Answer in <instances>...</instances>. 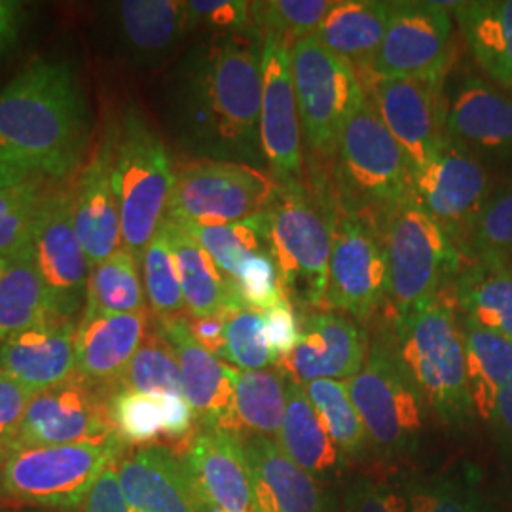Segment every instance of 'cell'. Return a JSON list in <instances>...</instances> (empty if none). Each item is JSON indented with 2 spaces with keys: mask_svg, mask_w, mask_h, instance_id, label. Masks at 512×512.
I'll list each match as a JSON object with an SVG mask.
<instances>
[{
  "mask_svg": "<svg viewBox=\"0 0 512 512\" xmlns=\"http://www.w3.org/2000/svg\"><path fill=\"white\" fill-rule=\"evenodd\" d=\"M304 391L344 458L359 456L365 450L368 435L349 397L348 384L340 380H315L304 385Z\"/></svg>",
  "mask_w": 512,
  "mask_h": 512,
  "instance_id": "cell-40",
  "label": "cell"
},
{
  "mask_svg": "<svg viewBox=\"0 0 512 512\" xmlns=\"http://www.w3.org/2000/svg\"><path fill=\"white\" fill-rule=\"evenodd\" d=\"M175 169L160 135L137 107H129L112 135V188L120 211L124 249L143 260L167 217Z\"/></svg>",
  "mask_w": 512,
  "mask_h": 512,
  "instance_id": "cell-3",
  "label": "cell"
},
{
  "mask_svg": "<svg viewBox=\"0 0 512 512\" xmlns=\"http://www.w3.org/2000/svg\"><path fill=\"white\" fill-rule=\"evenodd\" d=\"M27 179H31L29 173L21 171V169L14 167V165L0 162V188H8V186H14V184L25 183Z\"/></svg>",
  "mask_w": 512,
  "mask_h": 512,
  "instance_id": "cell-58",
  "label": "cell"
},
{
  "mask_svg": "<svg viewBox=\"0 0 512 512\" xmlns=\"http://www.w3.org/2000/svg\"><path fill=\"white\" fill-rule=\"evenodd\" d=\"M156 329L175 351L183 378L184 399L192 406L203 429H220L243 437L245 429L236 412L232 366L224 365L219 357L194 340L186 317L158 319Z\"/></svg>",
  "mask_w": 512,
  "mask_h": 512,
  "instance_id": "cell-19",
  "label": "cell"
},
{
  "mask_svg": "<svg viewBox=\"0 0 512 512\" xmlns=\"http://www.w3.org/2000/svg\"><path fill=\"white\" fill-rule=\"evenodd\" d=\"M42 203L37 179L0 188V258L25 255Z\"/></svg>",
  "mask_w": 512,
  "mask_h": 512,
  "instance_id": "cell-42",
  "label": "cell"
},
{
  "mask_svg": "<svg viewBox=\"0 0 512 512\" xmlns=\"http://www.w3.org/2000/svg\"><path fill=\"white\" fill-rule=\"evenodd\" d=\"M23 6L12 0H0V57L6 54L19 37Z\"/></svg>",
  "mask_w": 512,
  "mask_h": 512,
  "instance_id": "cell-56",
  "label": "cell"
},
{
  "mask_svg": "<svg viewBox=\"0 0 512 512\" xmlns=\"http://www.w3.org/2000/svg\"><path fill=\"white\" fill-rule=\"evenodd\" d=\"M270 241L285 294L325 306L336 211L302 181L279 184L270 207Z\"/></svg>",
  "mask_w": 512,
  "mask_h": 512,
  "instance_id": "cell-6",
  "label": "cell"
},
{
  "mask_svg": "<svg viewBox=\"0 0 512 512\" xmlns=\"http://www.w3.org/2000/svg\"><path fill=\"white\" fill-rule=\"evenodd\" d=\"M412 512H488L475 488L458 480L414 484L408 490Z\"/></svg>",
  "mask_w": 512,
  "mask_h": 512,
  "instance_id": "cell-48",
  "label": "cell"
},
{
  "mask_svg": "<svg viewBox=\"0 0 512 512\" xmlns=\"http://www.w3.org/2000/svg\"><path fill=\"white\" fill-rule=\"evenodd\" d=\"M88 139V101L71 63L35 61L0 90V162L63 179Z\"/></svg>",
  "mask_w": 512,
  "mask_h": 512,
  "instance_id": "cell-2",
  "label": "cell"
},
{
  "mask_svg": "<svg viewBox=\"0 0 512 512\" xmlns=\"http://www.w3.org/2000/svg\"><path fill=\"white\" fill-rule=\"evenodd\" d=\"M289 52L302 131L313 150L332 156L349 118L365 101V88L351 63L313 37L296 40Z\"/></svg>",
  "mask_w": 512,
  "mask_h": 512,
  "instance_id": "cell-11",
  "label": "cell"
},
{
  "mask_svg": "<svg viewBox=\"0 0 512 512\" xmlns=\"http://www.w3.org/2000/svg\"><path fill=\"white\" fill-rule=\"evenodd\" d=\"M190 332L194 340L213 353L215 357H226V338H224V315L215 317H202V319H188Z\"/></svg>",
  "mask_w": 512,
  "mask_h": 512,
  "instance_id": "cell-55",
  "label": "cell"
},
{
  "mask_svg": "<svg viewBox=\"0 0 512 512\" xmlns=\"http://www.w3.org/2000/svg\"><path fill=\"white\" fill-rule=\"evenodd\" d=\"M10 264V260L8 258H0V274L6 270V266Z\"/></svg>",
  "mask_w": 512,
  "mask_h": 512,
  "instance_id": "cell-61",
  "label": "cell"
},
{
  "mask_svg": "<svg viewBox=\"0 0 512 512\" xmlns=\"http://www.w3.org/2000/svg\"><path fill=\"white\" fill-rule=\"evenodd\" d=\"M262 57L256 29L219 35L186 55L173 99L186 147L222 162L262 158Z\"/></svg>",
  "mask_w": 512,
  "mask_h": 512,
  "instance_id": "cell-1",
  "label": "cell"
},
{
  "mask_svg": "<svg viewBox=\"0 0 512 512\" xmlns=\"http://www.w3.org/2000/svg\"><path fill=\"white\" fill-rule=\"evenodd\" d=\"M344 512H412V507L408 495L368 478H359L348 490Z\"/></svg>",
  "mask_w": 512,
  "mask_h": 512,
  "instance_id": "cell-51",
  "label": "cell"
},
{
  "mask_svg": "<svg viewBox=\"0 0 512 512\" xmlns=\"http://www.w3.org/2000/svg\"><path fill=\"white\" fill-rule=\"evenodd\" d=\"M266 340L272 351L274 365L283 366L300 342L302 325L296 319L291 300H285L270 310L262 311Z\"/></svg>",
  "mask_w": 512,
  "mask_h": 512,
  "instance_id": "cell-50",
  "label": "cell"
},
{
  "mask_svg": "<svg viewBox=\"0 0 512 512\" xmlns=\"http://www.w3.org/2000/svg\"><path fill=\"white\" fill-rule=\"evenodd\" d=\"M236 412L241 427L255 435H279L287 410V382L272 370H238L232 366Z\"/></svg>",
  "mask_w": 512,
  "mask_h": 512,
  "instance_id": "cell-37",
  "label": "cell"
},
{
  "mask_svg": "<svg viewBox=\"0 0 512 512\" xmlns=\"http://www.w3.org/2000/svg\"><path fill=\"white\" fill-rule=\"evenodd\" d=\"M33 391L21 384L14 376L0 370V437L16 444L19 427L27 406L33 399Z\"/></svg>",
  "mask_w": 512,
  "mask_h": 512,
  "instance_id": "cell-52",
  "label": "cell"
},
{
  "mask_svg": "<svg viewBox=\"0 0 512 512\" xmlns=\"http://www.w3.org/2000/svg\"><path fill=\"white\" fill-rule=\"evenodd\" d=\"M82 512H133L122 494L114 465L95 482L92 492L86 497Z\"/></svg>",
  "mask_w": 512,
  "mask_h": 512,
  "instance_id": "cell-53",
  "label": "cell"
},
{
  "mask_svg": "<svg viewBox=\"0 0 512 512\" xmlns=\"http://www.w3.org/2000/svg\"><path fill=\"white\" fill-rule=\"evenodd\" d=\"M198 507H200V512H222L217 507H213L211 503H207L200 495H198Z\"/></svg>",
  "mask_w": 512,
  "mask_h": 512,
  "instance_id": "cell-60",
  "label": "cell"
},
{
  "mask_svg": "<svg viewBox=\"0 0 512 512\" xmlns=\"http://www.w3.org/2000/svg\"><path fill=\"white\" fill-rule=\"evenodd\" d=\"M454 14L482 69L512 88V0L456 2Z\"/></svg>",
  "mask_w": 512,
  "mask_h": 512,
  "instance_id": "cell-32",
  "label": "cell"
},
{
  "mask_svg": "<svg viewBox=\"0 0 512 512\" xmlns=\"http://www.w3.org/2000/svg\"><path fill=\"white\" fill-rule=\"evenodd\" d=\"M452 19L442 2H393L384 42L372 61L378 78L444 73Z\"/></svg>",
  "mask_w": 512,
  "mask_h": 512,
  "instance_id": "cell-18",
  "label": "cell"
},
{
  "mask_svg": "<svg viewBox=\"0 0 512 512\" xmlns=\"http://www.w3.org/2000/svg\"><path fill=\"white\" fill-rule=\"evenodd\" d=\"M469 239L478 255H512V188L488 200Z\"/></svg>",
  "mask_w": 512,
  "mask_h": 512,
  "instance_id": "cell-47",
  "label": "cell"
},
{
  "mask_svg": "<svg viewBox=\"0 0 512 512\" xmlns=\"http://www.w3.org/2000/svg\"><path fill=\"white\" fill-rule=\"evenodd\" d=\"M105 387L76 372L69 380L33 395L19 427L18 446H61L116 435Z\"/></svg>",
  "mask_w": 512,
  "mask_h": 512,
  "instance_id": "cell-16",
  "label": "cell"
},
{
  "mask_svg": "<svg viewBox=\"0 0 512 512\" xmlns=\"http://www.w3.org/2000/svg\"><path fill=\"white\" fill-rule=\"evenodd\" d=\"M277 439L281 450L311 476L327 475L346 459L313 410L304 385L294 378L287 382V410Z\"/></svg>",
  "mask_w": 512,
  "mask_h": 512,
  "instance_id": "cell-33",
  "label": "cell"
},
{
  "mask_svg": "<svg viewBox=\"0 0 512 512\" xmlns=\"http://www.w3.org/2000/svg\"><path fill=\"white\" fill-rule=\"evenodd\" d=\"M14 448H16V444L14 442H10V440L2 439L0 437V465L6 461V458L14 452Z\"/></svg>",
  "mask_w": 512,
  "mask_h": 512,
  "instance_id": "cell-59",
  "label": "cell"
},
{
  "mask_svg": "<svg viewBox=\"0 0 512 512\" xmlns=\"http://www.w3.org/2000/svg\"><path fill=\"white\" fill-rule=\"evenodd\" d=\"M279 184L243 162L202 158L175 169L167 217L181 224H234L266 213Z\"/></svg>",
  "mask_w": 512,
  "mask_h": 512,
  "instance_id": "cell-10",
  "label": "cell"
},
{
  "mask_svg": "<svg viewBox=\"0 0 512 512\" xmlns=\"http://www.w3.org/2000/svg\"><path fill=\"white\" fill-rule=\"evenodd\" d=\"M226 357L238 370H266L274 365L266 340L264 315L253 308H238L224 313Z\"/></svg>",
  "mask_w": 512,
  "mask_h": 512,
  "instance_id": "cell-45",
  "label": "cell"
},
{
  "mask_svg": "<svg viewBox=\"0 0 512 512\" xmlns=\"http://www.w3.org/2000/svg\"><path fill=\"white\" fill-rule=\"evenodd\" d=\"M25 255L37 268L55 313L74 317L86 304L92 268L74 230L71 194L52 192L42 198Z\"/></svg>",
  "mask_w": 512,
  "mask_h": 512,
  "instance_id": "cell-14",
  "label": "cell"
},
{
  "mask_svg": "<svg viewBox=\"0 0 512 512\" xmlns=\"http://www.w3.org/2000/svg\"><path fill=\"white\" fill-rule=\"evenodd\" d=\"M268 211L234 224H179L198 239V243L213 258L220 272L232 281L234 275L238 274L239 266L249 256L264 251L272 253Z\"/></svg>",
  "mask_w": 512,
  "mask_h": 512,
  "instance_id": "cell-36",
  "label": "cell"
},
{
  "mask_svg": "<svg viewBox=\"0 0 512 512\" xmlns=\"http://www.w3.org/2000/svg\"><path fill=\"white\" fill-rule=\"evenodd\" d=\"M456 296L467 319L512 342V266L505 258L478 255L459 275Z\"/></svg>",
  "mask_w": 512,
  "mask_h": 512,
  "instance_id": "cell-31",
  "label": "cell"
},
{
  "mask_svg": "<svg viewBox=\"0 0 512 512\" xmlns=\"http://www.w3.org/2000/svg\"><path fill=\"white\" fill-rule=\"evenodd\" d=\"M120 50L135 65H154L171 54L188 31L186 2L124 0L112 10Z\"/></svg>",
  "mask_w": 512,
  "mask_h": 512,
  "instance_id": "cell-27",
  "label": "cell"
},
{
  "mask_svg": "<svg viewBox=\"0 0 512 512\" xmlns=\"http://www.w3.org/2000/svg\"><path fill=\"white\" fill-rule=\"evenodd\" d=\"M55 313L46 287L27 255L12 258L0 274V342Z\"/></svg>",
  "mask_w": 512,
  "mask_h": 512,
  "instance_id": "cell-35",
  "label": "cell"
},
{
  "mask_svg": "<svg viewBox=\"0 0 512 512\" xmlns=\"http://www.w3.org/2000/svg\"><path fill=\"white\" fill-rule=\"evenodd\" d=\"M126 448L118 435L61 446H18L0 465V497L40 509L82 507Z\"/></svg>",
  "mask_w": 512,
  "mask_h": 512,
  "instance_id": "cell-5",
  "label": "cell"
},
{
  "mask_svg": "<svg viewBox=\"0 0 512 512\" xmlns=\"http://www.w3.org/2000/svg\"><path fill=\"white\" fill-rule=\"evenodd\" d=\"M73 219L90 268L124 247L120 211L112 188V137L101 143L78 175Z\"/></svg>",
  "mask_w": 512,
  "mask_h": 512,
  "instance_id": "cell-25",
  "label": "cell"
},
{
  "mask_svg": "<svg viewBox=\"0 0 512 512\" xmlns=\"http://www.w3.org/2000/svg\"><path fill=\"white\" fill-rule=\"evenodd\" d=\"M29 512H50V511H29Z\"/></svg>",
  "mask_w": 512,
  "mask_h": 512,
  "instance_id": "cell-62",
  "label": "cell"
},
{
  "mask_svg": "<svg viewBox=\"0 0 512 512\" xmlns=\"http://www.w3.org/2000/svg\"><path fill=\"white\" fill-rule=\"evenodd\" d=\"M490 423L497 425L503 433L512 437V387L505 389L497 399L494 408L490 412Z\"/></svg>",
  "mask_w": 512,
  "mask_h": 512,
  "instance_id": "cell-57",
  "label": "cell"
},
{
  "mask_svg": "<svg viewBox=\"0 0 512 512\" xmlns=\"http://www.w3.org/2000/svg\"><path fill=\"white\" fill-rule=\"evenodd\" d=\"M133 512H200L183 459L158 444L126 448L114 463Z\"/></svg>",
  "mask_w": 512,
  "mask_h": 512,
  "instance_id": "cell-22",
  "label": "cell"
},
{
  "mask_svg": "<svg viewBox=\"0 0 512 512\" xmlns=\"http://www.w3.org/2000/svg\"><path fill=\"white\" fill-rule=\"evenodd\" d=\"M366 359V334L338 313H311L300 329V342L281 366L298 384L315 380H351Z\"/></svg>",
  "mask_w": 512,
  "mask_h": 512,
  "instance_id": "cell-23",
  "label": "cell"
},
{
  "mask_svg": "<svg viewBox=\"0 0 512 512\" xmlns=\"http://www.w3.org/2000/svg\"><path fill=\"white\" fill-rule=\"evenodd\" d=\"M385 296H389V260L384 236L351 209L336 222L325 308L366 319Z\"/></svg>",
  "mask_w": 512,
  "mask_h": 512,
  "instance_id": "cell-12",
  "label": "cell"
},
{
  "mask_svg": "<svg viewBox=\"0 0 512 512\" xmlns=\"http://www.w3.org/2000/svg\"><path fill=\"white\" fill-rule=\"evenodd\" d=\"M103 313H135L145 310V287L139 262L128 249H120L90 270L86 306Z\"/></svg>",
  "mask_w": 512,
  "mask_h": 512,
  "instance_id": "cell-38",
  "label": "cell"
},
{
  "mask_svg": "<svg viewBox=\"0 0 512 512\" xmlns=\"http://www.w3.org/2000/svg\"><path fill=\"white\" fill-rule=\"evenodd\" d=\"M245 454L260 512H327L315 476L296 465L275 440L251 435L245 439Z\"/></svg>",
  "mask_w": 512,
  "mask_h": 512,
  "instance_id": "cell-26",
  "label": "cell"
},
{
  "mask_svg": "<svg viewBox=\"0 0 512 512\" xmlns=\"http://www.w3.org/2000/svg\"><path fill=\"white\" fill-rule=\"evenodd\" d=\"M116 391L184 397L183 378L175 351L156 327L147 332L141 348L116 380L112 393Z\"/></svg>",
  "mask_w": 512,
  "mask_h": 512,
  "instance_id": "cell-39",
  "label": "cell"
},
{
  "mask_svg": "<svg viewBox=\"0 0 512 512\" xmlns=\"http://www.w3.org/2000/svg\"><path fill=\"white\" fill-rule=\"evenodd\" d=\"M147 332V310L103 313L84 308L76 329L74 372L112 395V387L141 348Z\"/></svg>",
  "mask_w": 512,
  "mask_h": 512,
  "instance_id": "cell-24",
  "label": "cell"
},
{
  "mask_svg": "<svg viewBox=\"0 0 512 512\" xmlns=\"http://www.w3.org/2000/svg\"><path fill=\"white\" fill-rule=\"evenodd\" d=\"M162 414H164V437L181 440L190 433L194 423V410L184 397L160 395Z\"/></svg>",
  "mask_w": 512,
  "mask_h": 512,
  "instance_id": "cell-54",
  "label": "cell"
},
{
  "mask_svg": "<svg viewBox=\"0 0 512 512\" xmlns=\"http://www.w3.org/2000/svg\"><path fill=\"white\" fill-rule=\"evenodd\" d=\"M488 175L469 148L450 137L433 158L414 171V202L458 243L471 238L488 203Z\"/></svg>",
  "mask_w": 512,
  "mask_h": 512,
  "instance_id": "cell-13",
  "label": "cell"
},
{
  "mask_svg": "<svg viewBox=\"0 0 512 512\" xmlns=\"http://www.w3.org/2000/svg\"><path fill=\"white\" fill-rule=\"evenodd\" d=\"M444 73L376 78L368 97L385 126L403 147L414 171L427 164L448 139L442 95Z\"/></svg>",
  "mask_w": 512,
  "mask_h": 512,
  "instance_id": "cell-15",
  "label": "cell"
},
{
  "mask_svg": "<svg viewBox=\"0 0 512 512\" xmlns=\"http://www.w3.org/2000/svg\"><path fill=\"white\" fill-rule=\"evenodd\" d=\"M368 440L385 456L412 450L423 431V397L391 338L378 336L357 376L348 382Z\"/></svg>",
  "mask_w": 512,
  "mask_h": 512,
  "instance_id": "cell-7",
  "label": "cell"
},
{
  "mask_svg": "<svg viewBox=\"0 0 512 512\" xmlns=\"http://www.w3.org/2000/svg\"><path fill=\"white\" fill-rule=\"evenodd\" d=\"M141 262L145 293L152 311L158 319L179 315L184 310L183 291L164 224H160L156 236L148 243Z\"/></svg>",
  "mask_w": 512,
  "mask_h": 512,
  "instance_id": "cell-43",
  "label": "cell"
},
{
  "mask_svg": "<svg viewBox=\"0 0 512 512\" xmlns=\"http://www.w3.org/2000/svg\"><path fill=\"white\" fill-rule=\"evenodd\" d=\"M78 321L50 313L0 342V370L33 393L69 380L76 370Z\"/></svg>",
  "mask_w": 512,
  "mask_h": 512,
  "instance_id": "cell-21",
  "label": "cell"
},
{
  "mask_svg": "<svg viewBox=\"0 0 512 512\" xmlns=\"http://www.w3.org/2000/svg\"><path fill=\"white\" fill-rule=\"evenodd\" d=\"M162 224L175 258L184 308L190 319L215 317L243 308L245 304L241 302L234 283L220 272L198 239L169 217H165Z\"/></svg>",
  "mask_w": 512,
  "mask_h": 512,
  "instance_id": "cell-28",
  "label": "cell"
},
{
  "mask_svg": "<svg viewBox=\"0 0 512 512\" xmlns=\"http://www.w3.org/2000/svg\"><path fill=\"white\" fill-rule=\"evenodd\" d=\"M393 346L418 385L425 403L448 425L473 412L467 385L463 332L452 306L435 298L404 317H395Z\"/></svg>",
  "mask_w": 512,
  "mask_h": 512,
  "instance_id": "cell-4",
  "label": "cell"
},
{
  "mask_svg": "<svg viewBox=\"0 0 512 512\" xmlns=\"http://www.w3.org/2000/svg\"><path fill=\"white\" fill-rule=\"evenodd\" d=\"M181 459L196 494L207 503L222 512H260L243 437L202 427Z\"/></svg>",
  "mask_w": 512,
  "mask_h": 512,
  "instance_id": "cell-20",
  "label": "cell"
},
{
  "mask_svg": "<svg viewBox=\"0 0 512 512\" xmlns=\"http://www.w3.org/2000/svg\"><path fill=\"white\" fill-rule=\"evenodd\" d=\"M289 48L281 38L264 37L260 147L277 184L300 181L302 175V126Z\"/></svg>",
  "mask_w": 512,
  "mask_h": 512,
  "instance_id": "cell-17",
  "label": "cell"
},
{
  "mask_svg": "<svg viewBox=\"0 0 512 512\" xmlns=\"http://www.w3.org/2000/svg\"><path fill=\"white\" fill-rule=\"evenodd\" d=\"M340 181L351 200L380 207L391 215L414 202V167L366 93L338 145Z\"/></svg>",
  "mask_w": 512,
  "mask_h": 512,
  "instance_id": "cell-8",
  "label": "cell"
},
{
  "mask_svg": "<svg viewBox=\"0 0 512 512\" xmlns=\"http://www.w3.org/2000/svg\"><path fill=\"white\" fill-rule=\"evenodd\" d=\"M393 12V2H334L313 38L351 65H370L378 54Z\"/></svg>",
  "mask_w": 512,
  "mask_h": 512,
  "instance_id": "cell-30",
  "label": "cell"
},
{
  "mask_svg": "<svg viewBox=\"0 0 512 512\" xmlns=\"http://www.w3.org/2000/svg\"><path fill=\"white\" fill-rule=\"evenodd\" d=\"M446 135L469 150L511 152V99L478 78H467L448 103Z\"/></svg>",
  "mask_w": 512,
  "mask_h": 512,
  "instance_id": "cell-29",
  "label": "cell"
},
{
  "mask_svg": "<svg viewBox=\"0 0 512 512\" xmlns=\"http://www.w3.org/2000/svg\"><path fill=\"white\" fill-rule=\"evenodd\" d=\"M334 2L329 0H270L251 2L253 25L262 37L281 40L313 37ZM289 44V42H287Z\"/></svg>",
  "mask_w": 512,
  "mask_h": 512,
  "instance_id": "cell-41",
  "label": "cell"
},
{
  "mask_svg": "<svg viewBox=\"0 0 512 512\" xmlns=\"http://www.w3.org/2000/svg\"><path fill=\"white\" fill-rule=\"evenodd\" d=\"M384 239L389 298L395 317H404L439 296L442 283L458 270V245L416 202L387 215Z\"/></svg>",
  "mask_w": 512,
  "mask_h": 512,
  "instance_id": "cell-9",
  "label": "cell"
},
{
  "mask_svg": "<svg viewBox=\"0 0 512 512\" xmlns=\"http://www.w3.org/2000/svg\"><path fill=\"white\" fill-rule=\"evenodd\" d=\"M109 418L114 433L126 446H147L164 435L160 395L116 391L110 395Z\"/></svg>",
  "mask_w": 512,
  "mask_h": 512,
  "instance_id": "cell-44",
  "label": "cell"
},
{
  "mask_svg": "<svg viewBox=\"0 0 512 512\" xmlns=\"http://www.w3.org/2000/svg\"><path fill=\"white\" fill-rule=\"evenodd\" d=\"M0 512H8V511H0Z\"/></svg>",
  "mask_w": 512,
  "mask_h": 512,
  "instance_id": "cell-63",
  "label": "cell"
},
{
  "mask_svg": "<svg viewBox=\"0 0 512 512\" xmlns=\"http://www.w3.org/2000/svg\"><path fill=\"white\" fill-rule=\"evenodd\" d=\"M461 332L471 404L476 414L488 421L495 399L512 387V342L467 317Z\"/></svg>",
  "mask_w": 512,
  "mask_h": 512,
  "instance_id": "cell-34",
  "label": "cell"
},
{
  "mask_svg": "<svg viewBox=\"0 0 512 512\" xmlns=\"http://www.w3.org/2000/svg\"><path fill=\"white\" fill-rule=\"evenodd\" d=\"M232 283L241 302L247 308L256 311L270 310L277 304L289 300L283 289L274 256L268 251L249 256L239 266L238 274L234 275Z\"/></svg>",
  "mask_w": 512,
  "mask_h": 512,
  "instance_id": "cell-46",
  "label": "cell"
},
{
  "mask_svg": "<svg viewBox=\"0 0 512 512\" xmlns=\"http://www.w3.org/2000/svg\"><path fill=\"white\" fill-rule=\"evenodd\" d=\"M188 31L194 27H207L228 33H247L253 31L251 2L241 0H192L186 2Z\"/></svg>",
  "mask_w": 512,
  "mask_h": 512,
  "instance_id": "cell-49",
  "label": "cell"
}]
</instances>
